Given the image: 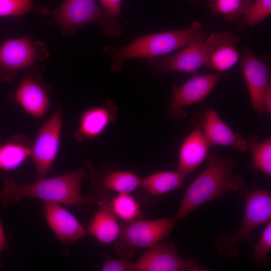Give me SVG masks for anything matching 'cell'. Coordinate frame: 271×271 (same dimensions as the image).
I'll use <instances>...</instances> for the list:
<instances>
[{"label": "cell", "mask_w": 271, "mask_h": 271, "mask_svg": "<svg viewBox=\"0 0 271 271\" xmlns=\"http://www.w3.org/2000/svg\"><path fill=\"white\" fill-rule=\"evenodd\" d=\"M8 248L7 238L5 234L3 224L0 220V253Z\"/></svg>", "instance_id": "32"}, {"label": "cell", "mask_w": 271, "mask_h": 271, "mask_svg": "<svg viewBox=\"0 0 271 271\" xmlns=\"http://www.w3.org/2000/svg\"><path fill=\"white\" fill-rule=\"evenodd\" d=\"M207 166L187 188L176 212V220L183 219L204 203L220 198L227 192L242 195L246 182L234 173L236 161L209 153Z\"/></svg>", "instance_id": "2"}, {"label": "cell", "mask_w": 271, "mask_h": 271, "mask_svg": "<svg viewBox=\"0 0 271 271\" xmlns=\"http://www.w3.org/2000/svg\"><path fill=\"white\" fill-rule=\"evenodd\" d=\"M188 1L193 3H197L200 2L201 0H188Z\"/></svg>", "instance_id": "33"}, {"label": "cell", "mask_w": 271, "mask_h": 271, "mask_svg": "<svg viewBox=\"0 0 271 271\" xmlns=\"http://www.w3.org/2000/svg\"><path fill=\"white\" fill-rule=\"evenodd\" d=\"M63 116L59 105L39 128L32 144L31 158L37 179L46 178L53 169L60 148Z\"/></svg>", "instance_id": "7"}, {"label": "cell", "mask_w": 271, "mask_h": 271, "mask_svg": "<svg viewBox=\"0 0 271 271\" xmlns=\"http://www.w3.org/2000/svg\"><path fill=\"white\" fill-rule=\"evenodd\" d=\"M93 169L91 162L84 161L73 171L52 178L36 180L30 184L18 182L13 176L3 179L4 188L0 192V203L8 207L26 198L40 199L44 202L83 206L93 204V196L85 197L81 193L83 179L88 178Z\"/></svg>", "instance_id": "1"}, {"label": "cell", "mask_w": 271, "mask_h": 271, "mask_svg": "<svg viewBox=\"0 0 271 271\" xmlns=\"http://www.w3.org/2000/svg\"><path fill=\"white\" fill-rule=\"evenodd\" d=\"M192 124L202 130L211 146L230 147L242 153L248 150L249 139L234 132L213 109L196 113Z\"/></svg>", "instance_id": "15"}, {"label": "cell", "mask_w": 271, "mask_h": 271, "mask_svg": "<svg viewBox=\"0 0 271 271\" xmlns=\"http://www.w3.org/2000/svg\"><path fill=\"white\" fill-rule=\"evenodd\" d=\"M43 211L47 224L63 243L69 245L85 235L81 223L61 204L44 202Z\"/></svg>", "instance_id": "18"}, {"label": "cell", "mask_w": 271, "mask_h": 271, "mask_svg": "<svg viewBox=\"0 0 271 271\" xmlns=\"http://www.w3.org/2000/svg\"><path fill=\"white\" fill-rule=\"evenodd\" d=\"M263 108L264 112L271 113V86L267 89L262 100Z\"/></svg>", "instance_id": "31"}, {"label": "cell", "mask_w": 271, "mask_h": 271, "mask_svg": "<svg viewBox=\"0 0 271 271\" xmlns=\"http://www.w3.org/2000/svg\"><path fill=\"white\" fill-rule=\"evenodd\" d=\"M117 111L116 104L110 99L102 105L85 110L73 135L75 141L80 143L99 137L110 123L116 121Z\"/></svg>", "instance_id": "17"}, {"label": "cell", "mask_w": 271, "mask_h": 271, "mask_svg": "<svg viewBox=\"0 0 271 271\" xmlns=\"http://www.w3.org/2000/svg\"><path fill=\"white\" fill-rule=\"evenodd\" d=\"M93 189L101 196L105 192L116 194L130 193L140 186L141 179L136 174L123 171L111 166L104 165L89 174Z\"/></svg>", "instance_id": "16"}, {"label": "cell", "mask_w": 271, "mask_h": 271, "mask_svg": "<svg viewBox=\"0 0 271 271\" xmlns=\"http://www.w3.org/2000/svg\"><path fill=\"white\" fill-rule=\"evenodd\" d=\"M271 195L266 189L253 190L247 193L241 224L232 235L220 234L215 245L218 252L224 257L230 258L239 252L238 245L251 240L252 232L259 225L270 221Z\"/></svg>", "instance_id": "4"}, {"label": "cell", "mask_w": 271, "mask_h": 271, "mask_svg": "<svg viewBox=\"0 0 271 271\" xmlns=\"http://www.w3.org/2000/svg\"><path fill=\"white\" fill-rule=\"evenodd\" d=\"M176 221L175 218H161L126 222L120 225L114 250L119 255L128 258L138 248H149L160 243L170 235Z\"/></svg>", "instance_id": "5"}, {"label": "cell", "mask_w": 271, "mask_h": 271, "mask_svg": "<svg viewBox=\"0 0 271 271\" xmlns=\"http://www.w3.org/2000/svg\"><path fill=\"white\" fill-rule=\"evenodd\" d=\"M103 11V17L98 24L102 31L107 36L118 37L124 32L117 18L121 16L122 0H99Z\"/></svg>", "instance_id": "24"}, {"label": "cell", "mask_w": 271, "mask_h": 271, "mask_svg": "<svg viewBox=\"0 0 271 271\" xmlns=\"http://www.w3.org/2000/svg\"><path fill=\"white\" fill-rule=\"evenodd\" d=\"M253 109L259 114L264 111L262 100L270 83V70L265 59L259 58L249 47L244 51L239 62Z\"/></svg>", "instance_id": "13"}, {"label": "cell", "mask_w": 271, "mask_h": 271, "mask_svg": "<svg viewBox=\"0 0 271 271\" xmlns=\"http://www.w3.org/2000/svg\"><path fill=\"white\" fill-rule=\"evenodd\" d=\"M248 150L251 155L249 169H255L267 177L271 176V139L267 138L259 142L257 136H251Z\"/></svg>", "instance_id": "23"}, {"label": "cell", "mask_w": 271, "mask_h": 271, "mask_svg": "<svg viewBox=\"0 0 271 271\" xmlns=\"http://www.w3.org/2000/svg\"><path fill=\"white\" fill-rule=\"evenodd\" d=\"M99 203V209L89 222L87 231L98 241L107 244L117 239L120 226L110 205L103 201Z\"/></svg>", "instance_id": "21"}, {"label": "cell", "mask_w": 271, "mask_h": 271, "mask_svg": "<svg viewBox=\"0 0 271 271\" xmlns=\"http://www.w3.org/2000/svg\"><path fill=\"white\" fill-rule=\"evenodd\" d=\"M239 37L231 31L213 32L205 39V65L218 72L227 71L239 61L237 44Z\"/></svg>", "instance_id": "14"}, {"label": "cell", "mask_w": 271, "mask_h": 271, "mask_svg": "<svg viewBox=\"0 0 271 271\" xmlns=\"http://www.w3.org/2000/svg\"><path fill=\"white\" fill-rule=\"evenodd\" d=\"M271 14V0H255L248 7L242 19L236 23L238 29L254 27L263 21Z\"/></svg>", "instance_id": "27"}, {"label": "cell", "mask_w": 271, "mask_h": 271, "mask_svg": "<svg viewBox=\"0 0 271 271\" xmlns=\"http://www.w3.org/2000/svg\"><path fill=\"white\" fill-rule=\"evenodd\" d=\"M109 205L117 217L126 222L137 219L141 213L140 204L130 193L116 194Z\"/></svg>", "instance_id": "26"}, {"label": "cell", "mask_w": 271, "mask_h": 271, "mask_svg": "<svg viewBox=\"0 0 271 271\" xmlns=\"http://www.w3.org/2000/svg\"><path fill=\"white\" fill-rule=\"evenodd\" d=\"M130 262L128 258H114L107 256L101 268L102 271H128Z\"/></svg>", "instance_id": "30"}, {"label": "cell", "mask_w": 271, "mask_h": 271, "mask_svg": "<svg viewBox=\"0 0 271 271\" xmlns=\"http://www.w3.org/2000/svg\"><path fill=\"white\" fill-rule=\"evenodd\" d=\"M52 14L53 22L65 37L72 36L86 25L98 24L103 17V11L95 0H64Z\"/></svg>", "instance_id": "10"}, {"label": "cell", "mask_w": 271, "mask_h": 271, "mask_svg": "<svg viewBox=\"0 0 271 271\" xmlns=\"http://www.w3.org/2000/svg\"><path fill=\"white\" fill-rule=\"evenodd\" d=\"M49 57L45 43L30 36L9 40L0 46V80L10 81L17 71L36 68Z\"/></svg>", "instance_id": "6"}, {"label": "cell", "mask_w": 271, "mask_h": 271, "mask_svg": "<svg viewBox=\"0 0 271 271\" xmlns=\"http://www.w3.org/2000/svg\"><path fill=\"white\" fill-rule=\"evenodd\" d=\"M205 39L204 34L175 54L147 59V64L156 75L170 72L195 73L205 65Z\"/></svg>", "instance_id": "11"}, {"label": "cell", "mask_w": 271, "mask_h": 271, "mask_svg": "<svg viewBox=\"0 0 271 271\" xmlns=\"http://www.w3.org/2000/svg\"><path fill=\"white\" fill-rule=\"evenodd\" d=\"M1 143V141H0V144Z\"/></svg>", "instance_id": "34"}, {"label": "cell", "mask_w": 271, "mask_h": 271, "mask_svg": "<svg viewBox=\"0 0 271 271\" xmlns=\"http://www.w3.org/2000/svg\"><path fill=\"white\" fill-rule=\"evenodd\" d=\"M50 87L36 68L25 71L22 80L10 99L18 104L28 114L36 118L43 117L51 104Z\"/></svg>", "instance_id": "8"}, {"label": "cell", "mask_w": 271, "mask_h": 271, "mask_svg": "<svg viewBox=\"0 0 271 271\" xmlns=\"http://www.w3.org/2000/svg\"><path fill=\"white\" fill-rule=\"evenodd\" d=\"M255 0H209L211 11L221 15L229 22L242 16Z\"/></svg>", "instance_id": "25"}, {"label": "cell", "mask_w": 271, "mask_h": 271, "mask_svg": "<svg viewBox=\"0 0 271 271\" xmlns=\"http://www.w3.org/2000/svg\"><path fill=\"white\" fill-rule=\"evenodd\" d=\"M185 178L178 170L160 171L141 179L139 188L152 196H160L181 188Z\"/></svg>", "instance_id": "22"}, {"label": "cell", "mask_w": 271, "mask_h": 271, "mask_svg": "<svg viewBox=\"0 0 271 271\" xmlns=\"http://www.w3.org/2000/svg\"><path fill=\"white\" fill-rule=\"evenodd\" d=\"M271 250V222H267L257 243L253 247L252 255L256 260L265 261Z\"/></svg>", "instance_id": "29"}, {"label": "cell", "mask_w": 271, "mask_h": 271, "mask_svg": "<svg viewBox=\"0 0 271 271\" xmlns=\"http://www.w3.org/2000/svg\"><path fill=\"white\" fill-rule=\"evenodd\" d=\"M193 259H185L172 242L159 243L148 249L136 262H130L128 271H206Z\"/></svg>", "instance_id": "9"}, {"label": "cell", "mask_w": 271, "mask_h": 271, "mask_svg": "<svg viewBox=\"0 0 271 271\" xmlns=\"http://www.w3.org/2000/svg\"><path fill=\"white\" fill-rule=\"evenodd\" d=\"M210 146L202 130L195 127L180 146L178 171L186 177L206 160Z\"/></svg>", "instance_id": "19"}, {"label": "cell", "mask_w": 271, "mask_h": 271, "mask_svg": "<svg viewBox=\"0 0 271 271\" xmlns=\"http://www.w3.org/2000/svg\"><path fill=\"white\" fill-rule=\"evenodd\" d=\"M32 11L47 15L46 8H38L34 5V0H0V17H15L20 18L24 14Z\"/></svg>", "instance_id": "28"}, {"label": "cell", "mask_w": 271, "mask_h": 271, "mask_svg": "<svg viewBox=\"0 0 271 271\" xmlns=\"http://www.w3.org/2000/svg\"><path fill=\"white\" fill-rule=\"evenodd\" d=\"M202 34V26L195 22L185 29L146 35L122 47L105 46L102 50L104 54L112 56L110 67L112 71L117 72L121 70L127 60L148 59L169 54L186 47Z\"/></svg>", "instance_id": "3"}, {"label": "cell", "mask_w": 271, "mask_h": 271, "mask_svg": "<svg viewBox=\"0 0 271 271\" xmlns=\"http://www.w3.org/2000/svg\"><path fill=\"white\" fill-rule=\"evenodd\" d=\"M221 77V73L218 72L195 75L180 86L173 83L168 105L170 116L174 118L184 117L183 108L204 100Z\"/></svg>", "instance_id": "12"}, {"label": "cell", "mask_w": 271, "mask_h": 271, "mask_svg": "<svg viewBox=\"0 0 271 271\" xmlns=\"http://www.w3.org/2000/svg\"><path fill=\"white\" fill-rule=\"evenodd\" d=\"M32 141L23 133L14 134L0 144V170L13 171L19 168L32 153Z\"/></svg>", "instance_id": "20"}]
</instances>
